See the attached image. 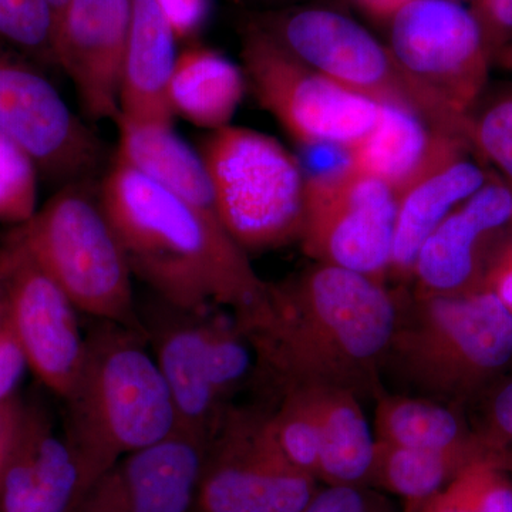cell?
Wrapping results in <instances>:
<instances>
[{
  "label": "cell",
  "mask_w": 512,
  "mask_h": 512,
  "mask_svg": "<svg viewBox=\"0 0 512 512\" xmlns=\"http://www.w3.org/2000/svg\"><path fill=\"white\" fill-rule=\"evenodd\" d=\"M116 124L119 127L116 157L197 210L218 218L210 177L197 150H192L168 126L136 123L120 113Z\"/></svg>",
  "instance_id": "44dd1931"
},
{
  "label": "cell",
  "mask_w": 512,
  "mask_h": 512,
  "mask_svg": "<svg viewBox=\"0 0 512 512\" xmlns=\"http://www.w3.org/2000/svg\"><path fill=\"white\" fill-rule=\"evenodd\" d=\"M67 2H69V0H47L50 8H52L53 16H55V23L56 19L59 18L60 13H62L64 6L67 5Z\"/></svg>",
  "instance_id": "60d3db41"
},
{
  "label": "cell",
  "mask_w": 512,
  "mask_h": 512,
  "mask_svg": "<svg viewBox=\"0 0 512 512\" xmlns=\"http://www.w3.org/2000/svg\"><path fill=\"white\" fill-rule=\"evenodd\" d=\"M133 0H69L53 30V57L72 80L87 116L120 113L121 66Z\"/></svg>",
  "instance_id": "2e32d148"
},
{
  "label": "cell",
  "mask_w": 512,
  "mask_h": 512,
  "mask_svg": "<svg viewBox=\"0 0 512 512\" xmlns=\"http://www.w3.org/2000/svg\"><path fill=\"white\" fill-rule=\"evenodd\" d=\"M175 32L157 0H133L121 66L120 114L136 123L171 127L170 83Z\"/></svg>",
  "instance_id": "ffe728a7"
},
{
  "label": "cell",
  "mask_w": 512,
  "mask_h": 512,
  "mask_svg": "<svg viewBox=\"0 0 512 512\" xmlns=\"http://www.w3.org/2000/svg\"><path fill=\"white\" fill-rule=\"evenodd\" d=\"M352 2L372 18L389 22L394 13L399 12L403 6L413 0H352Z\"/></svg>",
  "instance_id": "f35d334b"
},
{
  "label": "cell",
  "mask_w": 512,
  "mask_h": 512,
  "mask_svg": "<svg viewBox=\"0 0 512 512\" xmlns=\"http://www.w3.org/2000/svg\"><path fill=\"white\" fill-rule=\"evenodd\" d=\"M211 309L184 311L160 301L150 318H140L173 397L177 430L207 443L228 400L256 372L254 350L234 315L225 319Z\"/></svg>",
  "instance_id": "ba28073f"
},
{
  "label": "cell",
  "mask_w": 512,
  "mask_h": 512,
  "mask_svg": "<svg viewBox=\"0 0 512 512\" xmlns=\"http://www.w3.org/2000/svg\"><path fill=\"white\" fill-rule=\"evenodd\" d=\"M0 134L22 148L39 174L72 181L101 158L96 134L79 120L32 59L0 42Z\"/></svg>",
  "instance_id": "4fadbf2b"
},
{
  "label": "cell",
  "mask_w": 512,
  "mask_h": 512,
  "mask_svg": "<svg viewBox=\"0 0 512 512\" xmlns=\"http://www.w3.org/2000/svg\"><path fill=\"white\" fill-rule=\"evenodd\" d=\"M39 170L32 158L0 134V224L20 225L37 211Z\"/></svg>",
  "instance_id": "4dcf8cb0"
},
{
  "label": "cell",
  "mask_w": 512,
  "mask_h": 512,
  "mask_svg": "<svg viewBox=\"0 0 512 512\" xmlns=\"http://www.w3.org/2000/svg\"><path fill=\"white\" fill-rule=\"evenodd\" d=\"M247 23L350 92L412 111L433 130L468 140L466 121L427 96L400 69L389 47L345 13L325 6H291L258 13Z\"/></svg>",
  "instance_id": "52a82bcc"
},
{
  "label": "cell",
  "mask_w": 512,
  "mask_h": 512,
  "mask_svg": "<svg viewBox=\"0 0 512 512\" xmlns=\"http://www.w3.org/2000/svg\"><path fill=\"white\" fill-rule=\"evenodd\" d=\"M55 16L47 0H0V42L42 63L53 57Z\"/></svg>",
  "instance_id": "f546056e"
},
{
  "label": "cell",
  "mask_w": 512,
  "mask_h": 512,
  "mask_svg": "<svg viewBox=\"0 0 512 512\" xmlns=\"http://www.w3.org/2000/svg\"><path fill=\"white\" fill-rule=\"evenodd\" d=\"M0 284L29 369L63 400L76 383L86 352L76 306L36 264L15 232L0 248Z\"/></svg>",
  "instance_id": "5bb4252c"
},
{
  "label": "cell",
  "mask_w": 512,
  "mask_h": 512,
  "mask_svg": "<svg viewBox=\"0 0 512 512\" xmlns=\"http://www.w3.org/2000/svg\"><path fill=\"white\" fill-rule=\"evenodd\" d=\"M6 315H8V306H6L5 291H3V286L0 284V322L6 318Z\"/></svg>",
  "instance_id": "b9f144b4"
},
{
  "label": "cell",
  "mask_w": 512,
  "mask_h": 512,
  "mask_svg": "<svg viewBox=\"0 0 512 512\" xmlns=\"http://www.w3.org/2000/svg\"><path fill=\"white\" fill-rule=\"evenodd\" d=\"M494 66L512 72V42L495 59Z\"/></svg>",
  "instance_id": "ab89813d"
},
{
  "label": "cell",
  "mask_w": 512,
  "mask_h": 512,
  "mask_svg": "<svg viewBox=\"0 0 512 512\" xmlns=\"http://www.w3.org/2000/svg\"><path fill=\"white\" fill-rule=\"evenodd\" d=\"M387 23V47L404 74L468 123L493 66L471 10L458 0H413Z\"/></svg>",
  "instance_id": "8fae6325"
},
{
  "label": "cell",
  "mask_w": 512,
  "mask_h": 512,
  "mask_svg": "<svg viewBox=\"0 0 512 512\" xmlns=\"http://www.w3.org/2000/svg\"><path fill=\"white\" fill-rule=\"evenodd\" d=\"M511 225V188L501 178H490L421 245L412 275L414 291L454 295L481 288L490 238Z\"/></svg>",
  "instance_id": "e0dca14e"
},
{
  "label": "cell",
  "mask_w": 512,
  "mask_h": 512,
  "mask_svg": "<svg viewBox=\"0 0 512 512\" xmlns=\"http://www.w3.org/2000/svg\"><path fill=\"white\" fill-rule=\"evenodd\" d=\"M417 512H512V478L483 451Z\"/></svg>",
  "instance_id": "4316f807"
},
{
  "label": "cell",
  "mask_w": 512,
  "mask_h": 512,
  "mask_svg": "<svg viewBox=\"0 0 512 512\" xmlns=\"http://www.w3.org/2000/svg\"><path fill=\"white\" fill-rule=\"evenodd\" d=\"M396 316V292L386 284L315 262L281 284H266L234 318L254 350L256 372L279 394L332 387L363 402L384 390Z\"/></svg>",
  "instance_id": "6da1fadb"
},
{
  "label": "cell",
  "mask_w": 512,
  "mask_h": 512,
  "mask_svg": "<svg viewBox=\"0 0 512 512\" xmlns=\"http://www.w3.org/2000/svg\"><path fill=\"white\" fill-rule=\"evenodd\" d=\"M279 396L278 407L266 417L268 429L293 466L318 480L319 431L311 403L299 389Z\"/></svg>",
  "instance_id": "83f0119b"
},
{
  "label": "cell",
  "mask_w": 512,
  "mask_h": 512,
  "mask_svg": "<svg viewBox=\"0 0 512 512\" xmlns=\"http://www.w3.org/2000/svg\"><path fill=\"white\" fill-rule=\"evenodd\" d=\"M22 409L23 402L16 394L6 400L5 403L0 404V473H2L10 443H12L13 436H15Z\"/></svg>",
  "instance_id": "74e56055"
},
{
  "label": "cell",
  "mask_w": 512,
  "mask_h": 512,
  "mask_svg": "<svg viewBox=\"0 0 512 512\" xmlns=\"http://www.w3.org/2000/svg\"><path fill=\"white\" fill-rule=\"evenodd\" d=\"M96 322L86 335L82 369L63 399V434L82 468L83 494L121 457L177 430L173 397L144 333Z\"/></svg>",
  "instance_id": "3957f363"
},
{
  "label": "cell",
  "mask_w": 512,
  "mask_h": 512,
  "mask_svg": "<svg viewBox=\"0 0 512 512\" xmlns=\"http://www.w3.org/2000/svg\"><path fill=\"white\" fill-rule=\"evenodd\" d=\"M480 161L467 138L451 134L440 137L429 163L396 197L389 276L397 281L412 279L421 245L431 232L490 180Z\"/></svg>",
  "instance_id": "d6986e66"
},
{
  "label": "cell",
  "mask_w": 512,
  "mask_h": 512,
  "mask_svg": "<svg viewBox=\"0 0 512 512\" xmlns=\"http://www.w3.org/2000/svg\"><path fill=\"white\" fill-rule=\"evenodd\" d=\"M175 36L187 37L200 30L207 18L208 0H157Z\"/></svg>",
  "instance_id": "8d00e7d4"
},
{
  "label": "cell",
  "mask_w": 512,
  "mask_h": 512,
  "mask_svg": "<svg viewBox=\"0 0 512 512\" xmlns=\"http://www.w3.org/2000/svg\"><path fill=\"white\" fill-rule=\"evenodd\" d=\"M481 288L497 296L512 315V229L488 255Z\"/></svg>",
  "instance_id": "e575fe53"
},
{
  "label": "cell",
  "mask_w": 512,
  "mask_h": 512,
  "mask_svg": "<svg viewBox=\"0 0 512 512\" xmlns=\"http://www.w3.org/2000/svg\"><path fill=\"white\" fill-rule=\"evenodd\" d=\"M477 439L501 464L512 453V379L495 392L487 412L485 431L478 434Z\"/></svg>",
  "instance_id": "d6a6232c"
},
{
  "label": "cell",
  "mask_w": 512,
  "mask_h": 512,
  "mask_svg": "<svg viewBox=\"0 0 512 512\" xmlns=\"http://www.w3.org/2000/svg\"><path fill=\"white\" fill-rule=\"evenodd\" d=\"M197 151L210 177L218 218L239 247L249 254L299 241L306 177L278 140L229 124L211 131Z\"/></svg>",
  "instance_id": "8992f818"
},
{
  "label": "cell",
  "mask_w": 512,
  "mask_h": 512,
  "mask_svg": "<svg viewBox=\"0 0 512 512\" xmlns=\"http://www.w3.org/2000/svg\"><path fill=\"white\" fill-rule=\"evenodd\" d=\"M28 362L19 340L10 326L8 315L0 322V404L15 396Z\"/></svg>",
  "instance_id": "d590c367"
},
{
  "label": "cell",
  "mask_w": 512,
  "mask_h": 512,
  "mask_svg": "<svg viewBox=\"0 0 512 512\" xmlns=\"http://www.w3.org/2000/svg\"><path fill=\"white\" fill-rule=\"evenodd\" d=\"M242 60L256 99L305 147L348 148L376 123L380 104L332 82L248 23Z\"/></svg>",
  "instance_id": "30bf717a"
},
{
  "label": "cell",
  "mask_w": 512,
  "mask_h": 512,
  "mask_svg": "<svg viewBox=\"0 0 512 512\" xmlns=\"http://www.w3.org/2000/svg\"><path fill=\"white\" fill-rule=\"evenodd\" d=\"M491 62L512 42V0H470Z\"/></svg>",
  "instance_id": "836d02e7"
},
{
  "label": "cell",
  "mask_w": 512,
  "mask_h": 512,
  "mask_svg": "<svg viewBox=\"0 0 512 512\" xmlns=\"http://www.w3.org/2000/svg\"><path fill=\"white\" fill-rule=\"evenodd\" d=\"M441 134L412 111L380 104L373 127L346 148L349 167L383 181L397 197L429 163Z\"/></svg>",
  "instance_id": "603a6c76"
},
{
  "label": "cell",
  "mask_w": 512,
  "mask_h": 512,
  "mask_svg": "<svg viewBox=\"0 0 512 512\" xmlns=\"http://www.w3.org/2000/svg\"><path fill=\"white\" fill-rule=\"evenodd\" d=\"M100 204L133 275L158 299L184 311H247L265 291L248 254L218 218L116 160L101 184Z\"/></svg>",
  "instance_id": "7a4b0ae2"
},
{
  "label": "cell",
  "mask_w": 512,
  "mask_h": 512,
  "mask_svg": "<svg viewBox=\"0 0 512 512\" xmlns=\"http://www.w3.org/2000/svg\"><path fill=\"white\" fill-rule=\"evenodd\" d=\"M396 296L383 376L416 396L457 406L490 387L512 362V315L493 293Z\"/></svg>",
  "instance_id": "277c9868"
},
{
  "label": "cell",
  "mask_w": 512,
  "mask_h": 512,
  "mask_svg": "<svg viewBox=\"0 0 512 512\" xmlns=\"http://www.w3.org/2000/svg\"><path fill=\"white\" fill-rule=\"evenodd\" d=\"M468 138L512 191V87L481 96L468 113Z\"/></svg>",
  "instance_id": "f1b7e54d"
},
{
  "label": "cell",
  "mask_w": 512,
  "mask_h": 512,
  "mask_svg": "<svg viewBox=\"0 0 512 512\" xmlns=\"http://www.w3.org/2000/svg\"><path fill=\"white\" fill-rule=\"evenodd\" d=\"M207 446L175 430L121 457L84 491L72 512H194Z\"/></svg>",
  "instance_id": "9a60e30c"
},
{
  "label": "cell",
  "mask_w": 512,
  "mask_h": 512,
  "mask_svg": "<svg viewBox=\"0 0 512 512\" xmlns=\"http://www.w3.org/2000/svg\"><path fill=\"white\" fill-rule=\"evenodd\" d=\"M302 512H413L367 485H325Z\"/></svg>",
  "instance_id": "1f68e13d"
},
{
  "label": "cell",
  "mask_w": 512,
  "mask_h": 512,
  "mask_svg": "<svg viewBox=\"0 0 512 512\" xmlns=\"http://www.w3.org/2000/svg\"><path fill=\"white\" fill-rule=\"evenodd\" d=\"M268 412L229 406L208 441L194 512H302L319 481L293 466Z\"/></svg>",
  "instance_id": "9c48e42d"
},
{
  "label": "cell",
  "mask_w": 512,
  "mask_h": 512,
  "mask_svg": "<svg viewBox=\"0 0 512 512\" xmlns=\"http://www.w3.org/2000/svg\"><path fill=\"white\" fill-rule=\"evenodd\" d=\"M397 198L392 188L345 167L306 177L303 252L386 284L392 261Z\"/></svg>",
  "instance_id": "7c38bea8"
},
{
  "label": "cell",
  "mask_w": 512,
  "mask_h": 512,
  "mask_svg": "<svg viewBox=\"0 0 512 512\" xmlns=\"http://www.w3.org/2000/svg\"><path fill=\"white\" fill-rule=\"evenodd\" d=\"M83 494L79 460L49 414L23 403L0 473V512H72Z\"/></svg>",
  "instance_id": "ac0fdd59"
},
{
  "label": "cell",
  "mask_w": 512,
  "mask_h": 512,
  "mask_svg": "<svg viewBox=\"0 0 512 512\" xmlns=\"http://www.w3.org/2000/svg\"><path fill=\"white\" fill-rule=\"evenodd\" d=\"M308 397L319 431V483L367 485L375 458L376 439L362 400L348 390L299 389Z\"/></svg>",
  "instance_id": "7402d4cb"
},
{
  "label": "cell",
  "mask_w": 512,
  "mask_h": 512,
  "mask_svg": "<svg viewBox=\"0 0 512 512\" xmlns=\"http://www.w3.org/2000/svg\"><path fill=\"white\" fill-rule=\"evenodd\" d=\"M483 451L478 439L468 446L446 450L394 446L376 441L369 487L397 495L402 498L404 508L417 512Z\"/></svg>",
  "instance_id": "d4e9b609"
},
{
  "label": "cell",
  "mask_w": 512,
  "mask_h": 512,
  "mask_svg": "<svg viewBox=\"0 0 512 512\" xmlns=\"http://www.w3.org/2000/svg\"><path fill=\"white\" fill-rule=\"evenodd\" d=\"M13 232L77 311L143 332L133 271L100 201L66 187Z\"/></svg>",
  "instance_id": "5b68a950"
},
{
  "label": "cell",
  "mask_w": 512,
  "mask_h": 512,
  "mask_svg": "<svg viewBox=\"0 0 512 512\" xmlns=\"http://www.w3.org/2000/svg\"><path fill=\"white\" fill-rule=\"evenodd\" d=\"M245 74L207 46H191L175 60L170 83L174 114L207 130L229 126L245 90Z\"/></svg>",
  "instance_id": "cb8c5ba5"
},
{
  "label": "cell",
  "mask_w": 512,
  "mask_h": 512,
  "mask_svg": "<svg viewBox=\"0 0 512 512\" xmlns=\"http://www.w3.org/2000/svg\"><path fill=\"white\" fill-rule=\"evenodd\" d=\"M376 441L446 450L476 443L454 404L383 390L375 400Z\"/></svg>",
  "instance_id": "484cf974"
}]
</instances>
